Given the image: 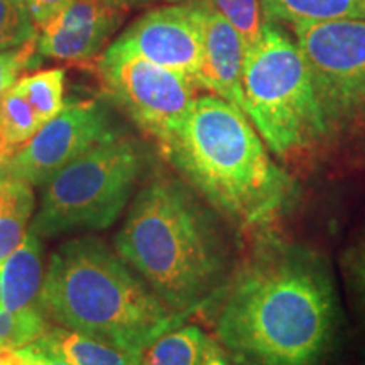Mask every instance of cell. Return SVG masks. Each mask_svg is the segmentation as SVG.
Returning <instances> with one entry per match:
<instances>
[{"label":"cell","instance_id":"1","mask_svg":"<svg viewBox=\"0 0 365 365\" xmlns=\"http://www.w3.org/2000/svg\"><path fill=\"white\" fill-rule=\"evenodd\" d=\"M210 312L237 365H322L340 330L333 272L322 254L274 232H255Z\"/></svg>","mask_w":365,"mask_h":365},{"label":"cell","instance_id":"2","mask_svg":"<svg viewBox=\"0 0 365 365\" xmlns=\"http://www.w3.org/2000/svg\"><path fill=\"white\" fill-rule=\"evenodd\" d=\"M228 227L181 176L156 173L132 200L115 252L186 318L212 303L239 262Z\"/></svg>","mask_w":365,"mask_h":365},{"label":"cell","instance_id":"3","mask_svg":"<svg viewBox=\"0 0 365 365\" xmlns=\"http://www.w3.org/2000/svg\"><path fill=\"white\" fill-rule=\"evenodd\" d=\"M161 153L240 232L266 230L296 198L293 178L269 156L245 112L217 95L196 97Z\"/></svg>","mask_w":365,"mask_h":365},{"label":"cell","instance_id":"4","mask_svg":"<svg viewBox=\"0 0 365 365\" xmlns=\"http://www.w3.org/2000/svg\"><path fill=\"white\" fill-rule=\"evenodd\" d=\"M38 304L58 327L135 357L185 319L173 313L103 240L88 235L54 250Z\"/></svg>","mask_w":365,"mask_h":365},{"label":"cell","instance_id":"5","mask_svg":"<svg viewBox=\"0 0 365 365\" xmlns=\"http://www.w3.org/2000/svg\"><path fill=\"white\" fill-rule=\"evenodd\" d=\"M244 112L267 149L287 164L322 158L323 122L309 66L298 43L264 21L261 39L245 54Z\"/></svg>","mask_w":365,"mask_h":365},{"label":"cell","instance_id":"6","mask_svg":"<svg viewBox=\"0 0 365 365\" xmlns=\"http://www.w3.org/2000/svg\"><path fill=\"white\" fill-rule=\"evenodd\" d=\"M323 122L322 159L365 166V21L293 26Z\"/></svg>","mask_w":365,"mask_h":365},{"label":"cell","instance_id":"7","mask_svg":"<svg viewBox=\"0 0 365 365\" xmlns=\"http://www.w3.org/2000/svg\"><path fill=\"white\" fill-rule=\"evenodd\" d=\"M148 168L144 145L127 135L98 144L44 185L27 232L39 239L103 230L120 217Z\"/></svg>","mask_w":365,"mask_h":365},{"label":"cell","instance_id":"8","mask_svg":"<svg viewBox=\"0 0 365 365\" xmlns=\"http://www.w3.org/2000/svg\"><path fill=\"white\" fill-rule=\"evenodd\" d=\"M97 73L105 95L161 150L180 130L200 90L181 73L113 48L98 59Z\"/></svg>","mask_w":365,"mask_h":365},{"label":"cell","instance_id":"9","mask_svg":"<svg viewBox=\"0 0 365 365\" xmlns=\"http://www.w3.org/2000/svg\"><path fill=\"white\" fill-rule=\"evenodd\" d=\"M118 135H122L120 127L102 100L70 103L16 150L6 168V178L24 181L33 188L44 186L75 159Z\"/></svg>","mask_w":365,"mask_h":365},{"label":"cell","instance_id":"10","mask_svg":"<svg viewBox=\"0 0 365 365\" xmlns=\"http://www.w3.org/2000/svg\"><path fill=\"white\" fill-rule=\"evenodd\" d=\"M203 0L159 7L139 17L110 48L170 68L196 85L203 59Z\"/></svg>","mask_w":365,"mask_h":365},{"label":"cell","instance_id":"11","mask_svg":"<svg viewBox=\"0 0 365 365\" xmlns=\"http://www.w3.org/2000/svg\"><path fill=\"white\" fill-rule=\"evenodd\" d=\"M124 9L108 0H70L38 31V54L68 63L97 58Z\"/></svg>","mask_w":365,"mask_h":365},{"label":"cell","instance_id":"12","mask_svg":"<svg viewBox=\"0 0 365 365\" xmlns=\"http://www.w3.org/2000/svg\"><path fill=\"white\" fill-rule=\"evenodd\" d=\"M203 59L196 85L244 110L242 73L247 46L210 0H203Z\"/></svg>","mask_w":365,"mask_h":365},{"label":"cell","instance_id":"13","mask_svg":"<svg viewBox=\"0 0 365 365\" xmlns=\"http://www.w3.org/2000/svg\"><path fill=\"white\" fill-rule=\"evenodd\" d=\"M43 279V245L39 237L27 232L19 247L0 264V281H2L0 309L21 312V309L38 307Z\"/></svg>","mask_w":365,"mask_h":365},{"label":"cell","instance_id":"14","mask_svg":"<svg viewBox=\"0 0 365 365\" xmlns=\"http://www.w3.org/2000/svg\"><path fill=\"white\" fill-rule=\"evenodd\" d=\"M222 352L215 336L196 325L181 323L150 341L137 365H207Z\"/></svg>","mask_w":365,"mask_h":365},{"label":"cell","instance_id":"15","mask_svg":"<svg viewBox=\"0 0 365 365\" xmlns=\"http://www.w3.org/2000/svg\"><path fill=\"white\" fill-rule=\"evenodd\" d=\"M33 345L70 365H137L139 359L117 346L58 325H51Z\"/></svg>","mask_w":365,"mask_h":365},{"label":"cell","instance_id":"16","mask_svg":"<svg viewBox=\"0 0 365 365\" xmlns=\"http://www.w3.org/2000/svg\"><path fill=\"white\" fill-rule=\"evenodd\" d=\"M264 21L299 22L365 21V0H261Z\"/></svg>","mask_w":365,"mask_h":365},{"label":"cell","instance_id":"17","mask_svg":"<svg viewBox=\"0 0 365 365\" xmlns=\"http://www.w3.org/2000/svg\"><path fill=\"white\" fill-rule=\"evenodd\" d=\"M33 210V186L6 178L0 185V264L24 240Z\"/></svg>","mask_w":365,"mask_h":365},{"label":"cell","instance_id":"18","mask_svg":"<svg viewBox=\"0 0 365 365\" xmlns=\"http://www.w3.org/2000/svg\"><path fill=\"white\" fill-rule=\"evenodd\" d=\"M16 90L24 95L39 120L46 124L65 108V70L53 68L34 75L22 76L17 81Z\"/></svg>","mask_w":365,"mask_h":365},{"label":"cell","instance_id":"19","mask_svg":"<svg viewBox=\"0 0 365 365\" xmlns=\"http://www.w3.org/2000/svg\"><path fill=\"white\" fill-rule=\"evenodd\" d=\"M41 125L38 113L16 86L0 98V130L14 154L33 139Z\"/></svg>","mask_w":365,"mask_h":365},{"label":"cell","instance_id":"20","mask_svg":"<svg viewBox=\"0 0 365 365\" xmlns=\"http://www.w3.org/2000/svg\"><path fill=\"white\" fill-rule=\"evenodd\" d=\"M51 328V322L38 307L21 312L0 309V350H19L38 341Z\"/></svg>","mask_w":365,"mask_h":365},{"label":"cell","instance_id":"21","mask_svg":"<svg viewBox=\"0 0 365 365\" xmlns=\"http://www.w3.org/2000/svg\"><path fill=\"white\" fill-rule=\"evenodd\" d=\"M38 38V27L24 0H0V51L19 48Z\"/></svg>","mask_w":365,"mask_h":365},{"label":"cell","instance_id":"22","mask_svg":"<svg viewBox=\"0 0 365 365\" xmlns=\"http://www.w3.org/2000/svg\"><path fill=\"white\" fill-rule=\"evenodd\" d=\"M210 2L235 27L247 49L261 39L264 29L261 0H210Z\"/></svg>","mask_w":365,"mask_h":365},{"label":"cell","instance_id":"23","mask_svg":"<svg viewBox=\"0 0 365 365\" xmlns=\"http://www.w3.org/2000/svg\"><path fill=\"white\" fill-rule=\"evenodd\" d=\"M341 272L355 303L365 317V234L357 237L341 255Z\"/></svg>","mask_w":365,"mask_h":365},{"label":"cell","instance_id":"24","mask_svg":"<svg viewBox=\"0 0 365 365\" xmlns=\"http://www.w3.org/2000/svg\"><path fill=\"white\" fill-rule=\"evenodd\" d=\"M38 54V38L19 48L0 51V98L21 80L22 71L34 63Z\"/></svg>","mask_w":365,"mask_h":365},{"label":"cell","instance_id":"25","mask_svg":"<svg viewBox=\"0 0 365 365\" xmlns=\"http://www.w3.org/2000/svg\"><path fill=\"white\" fill-rule=\"evenodd\" d=\"M68 2L70 0H24L27 11L38 29H41L49 19H53Z\"/></svg>","mask_w":365,"mask_h":365},{"label":"cell","instance_id":"26","mask_svg":"<svg viewBox=\"0 0 365 365\" xmlns=\"http://www.w3.org/2000/svg\"><path fill=\"white\" fill-rule=\"evenodd\" d=\"M17 352L29 365H70L65 360L58 359L56 355L46 352L43 349H38L36 345H27L24 349L17 350Z\"/></svg>","mask_w":365,"mask_h":365},{"label":"cell","instance_id":"27","mask_svg":"<svg viewBox=\"0 0 365 365\" xmlns=\"http://www.w3.org/2000/svg\"><path fill=\"white\" fill-rule=\"evenodd\" d=\"M12 156H14V153L7 145L6 139H4L2 130H0V178H6V168Z\"/></svg>","mask_w":365,"mask_h":365},{"label":"cell","instance_id":"28","mask_svg":"<svg viewBox=\"0 0 365 365\" xmlns=\"http://www.w3.org/2000/svg\"><path fill=\"white\" fill-rule=\"evenodd\" d=\"M0 365H29L17 350H0Z\"/></svg>","mask_w":365,"mask_h":365},{"label":"cell","instance_id":"29","mask_svg":"<svg viewBox=\"0 0 365 365\" xmlns=\"http://www.w3.org/2000/svg\"><path fill=\"white\" fill-rule=\"evenodd\" d=\"M108 2H112L113 6H117V7H120V9H127V7L140 6V4L153 2V0H108Z\"/></svg>","mask_w":365,"mask_h":365},{"label":"cell","instance_id":"30","mask_svg":"<svg viewBox=\"0 0 365 365\" xmlns=\"http://www.w3.org/2000/svg\"><path fill=\"white\" fill-rule=\"evenodd\" d=\"M207 365H237V364L232 362L230 357H228V355H227L225 352H222V354H218L215 359L210 360V362H208Z\"/></svg>","mask_w":365,"mask_h":365},{"label":"cell","instance_id":"31","mask_svg":"<svg viewBox=\"0 0 365 365\" xmlns=\"http://www.w3.org/2000/svg\"><path fill=\"white\" fill-rule=\"evenodd\" d=\"M168 2H171V4H191V2H196V0H168Z\"/></svg>","mask_w":365,"mask_h":365},{"label":"cell","instance_id":"32","mask_svg":"<svg viewBox=\"0 0 365 365\" xmlns=\"http://www.w3.org/2000/svg\"><path fill=\"white\" fill-rule=\"evenodd\" d=\"M4 180H6V178H0V185H2V182H4Z\"/></svg>","mask_w":365,"mask_h":365}]
</instances>
